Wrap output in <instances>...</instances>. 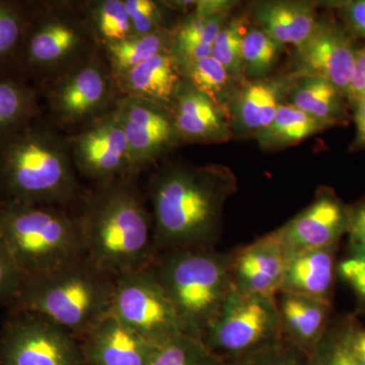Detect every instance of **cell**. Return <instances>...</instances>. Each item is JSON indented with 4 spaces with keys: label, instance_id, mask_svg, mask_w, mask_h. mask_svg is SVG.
<instances>
[{
    "label": "cell",
    "instance_id": "1",
    "mask_svg": "<svg viewBox=\"0 0 365 365\" xmlns=\"http://www.w3.org/2000/svg\"><path fill=\"white\" fill-rule=\"evenodd\" d=\"M237 190L225 165L165 163L150 182L153 244L170 250L213 248L222 232L223 209Z\"/></svg>",
    "mask_w": 365,
    "mask_h": 365
},
{
    "label": "cell",
    "instance_id": "2",
    "mask_svg": "<svg viewBox=\"0 0 365 365\" xmlns=\"http://www.w3.org/2000/svg\"><path fill=\"white\" fill-rule=\"evenodd\" d=\"M136 177L129 175L97 184L83 198L78 215L86 260L114 279L150 267L158 255L151 213Z\"/></svg>",
    "mask_w": 365,
    "mask_h": 365
},
{
    "label": "cell",
    "instance_id": "3",
    "mask_svg": "<svg viewBox=\"0 0 365 365\" xmlns=\"http://www.w3.org/2000/svg\"><path fill=\"white\" fill-rule=\"evenodd\" d=\"M68 135L48 120L0 139V200L67 207L81 196Z\"/></svg>",
    "mask_w": 365,
    "mask_h": 365
},
{
    "label": "cell",
    "instance_id": "4",
    "mask_svg": "<svg viewBox=\"0 0 365 365\" xmlns=\"http://www.w3.org/2000/svg\"><path fill=\"white\" fill-rule=\"evenodd\" d=\"M114 280L83 257L50 272L24 277L9 312L42 314L79 340L109 314Z\"/></svg>",
    "mask_w": 365,
    "mask_h": 365
},
{
    "label": "cell",
    "instance_id": "5",
    "mask_svg": "<svg viewBox=\"0 0 365 365\" xmlns=\"http://www.w3.org/2000/svg\"><path fill=\"white\" fill-rule=\"evenodd\" d=\"M100 51L83 1H32L16 74L40 91Z\"/></svg>",
    "mask_w": 365,
    "mask_h": 365
},
{
    "label": "cell",
    "instance_id": "6",
    "mask_svg": "<svg viewBox=\"0 0 365 365\" xmlns=\"http://www.w3.org/2000/svg\"><path fill=\"white\" fill-rule=\"evenodd\" d=\"M153 268L182 333L202 341L232 290L230 254L213 248L170 250L157 255Z\"/></svg>",
    "mask_w": 365,
    "mask_h": 365
},
{
    "label": "cell",
    "instance_id": "7",
    "mask_svg": "<svg viewBox=\"0 0 365 365\" xmlns=\"http://www.w3.org/2000/svg\"><path fill=\"white\" fill-rule=\"evenodd\" d=\"M0 235L24 277L86 257L78 215L66 207L0 200Z\"/></svg>",
    "mask_w": 365,
    "mask_h": 365
},
{
    "label": "cell",
    "instance_id": "8",
    "mask_svg": "<svg viewBox=\"0 0 365 365\" xmlns=\"http://www.w3.org/2000/svg\"><path fill=\"white\" fill-rule=\"evenodd\" d=\"M40 93L48 121L74 133L111 113L121 96L102 51L48 83Z\"/></svg>",
    "mask_w": 365,
    "mask_h": 365
},
{
    "label": "cell",
    "instance_id": "9",
    "mask_svg": "<svg viewBox=\"0 0 365 365\" xmlns=\"http://www.w3.org/2000/svg\"><path fill=\"white\" fill-rule=\"evenodd\" d=\"M282 339L276 299L242 294L232 287L202 341L227 365Z\"/></svg>",
    "mask_w": 365,
    "mask_h": 365
},
{
    "label": "cell",
    "instance_id": "10",
    "mask_svg": "<svg viewBox=\"0 0 365 365\" xmlns=\"http://www.w3.org/2000/svg\"><path fill=\"white\" fill-rule=\"evenodd\" d=\"M110 314L157 347L184 334L153 264L115 278Z\"/></svg>",
    "mask_w": 365,
    "mask_h": 365
},
{
    "label": "cell",
    "instance_id": "11",
    "mask_svg": "<svg viewBox=\"0 0 365 365\" xmlns=\"http://www.w3.org/2000/svg\"><path fill=\"white\" fill-rule=\"evenodd\" d=\"M0 365H86L78 338L42 314L9 312L0 331Z\"/></svg>",
    "mask_w": 365,
    "mask_h": 365
},
{
    "label": "cell",
    "instance_id": "12",
    "mask_svg": "<svg viewBox=\"0 0 365 365\" xmlns=\"http://www.w3.org/2000/svg\"><path fill=\"white\" fill-rule=\"evenodd\" d=\"M130 150L136 175L181 144L169 110L143 98L120 96L114 108Z\"/></svg>",
    "mask_w": 365,
    "mask_h": 365
},
{
    "label": "cell",
    "instance_id": "13",
    "mask_svg": "<svg viewBox=\"0 0 365 365\" xmlns=\"http://www.w3.org/2000/svg\"><path fill=\"white\" fill-rule=\"evenodd\" d=\"M68 137L74 167L88 179L101 184L136 175L128 141L114 110Z\"/></svg>",
    "mask_w": 365,
    "mask_h": 365
},
{
    "label": "cell",
    "instance_id": "14",
    "mask_svg": "<svg viewBox=\"0 0 365 365\" xmlns=\"http://www.w3.org/2000/svg\"><path fill=\"white\" fill-rule=\"evenodd\" d=\"M359 46L355 37L337 23L319 20L311 37L295 48L292 78L325 79L344 93L345 98L354 71Z\"/></svg>",
    "mask_w": 365,
    "mask_h": 365
},
{
    "label": "cell",
    "instance_id": "15",
    "mask_svg": "<svg viewBox=\"0 0 365 365\" xmlns=\"http://www.w3.org/2000/svg\"><path fill=\"white\" fill-rule=\"evenodd\" d=\"M349 222L350 206L333 189L321 187L312 203L275 232L287 256L339 245Z\"/></svg>",
    "mask_w": 365,
    "mask_h": 365
},
{
    "label": "cell",
    "instance_id": "16",
    "mask_svg": "<svg viewBox=\"0 0 365 365\" xmlns=\"http://www.w3.org/2000/svg\"><path fill=\"white\" fill-rule=\"evenodd\" d=\"M230 256L232 284L237 292L276 299L282 285L287 258L275 230L235 250Z\"/></svg>",
    "mask_w": 365,
    "mask_h": 365
},
{
    "label": "cell",
    "instance_id": "17",
    "mask_svg": "<svg viewBox=\"0 0 365 365\" xmlns=\"http://www.w3.org/2000/svg\"><path fill=\"white\" fill-rule=\"evenodd\" d=\"M292 83L287 74L242 83L228 108L232 135L256 137L267 128L280 106L287 102Z\"/></svg>",
    "mask_w": 365,
    "mask_h": 365
},
{
    "label": "cell",
    "instance_id": "18",
    "mask_svg": "<svg viewBox=\"0 0 365 365\" xmlns=\"http://www.w3.org/2000/svg\"><path fill=\"white\" fill-rule=\"evenodd\" d=\"M170 112L182 143H220L234 138L227 115L185 78Z\"/></svg>",
    "mask_w": 365,
    "mask_h": 365
},
{
    "label": "cell",
    "instance_id": "19",
    "mask_svg": "<svg viewBox=\"0 0 365 365\" xmlns=\"http://www.w3.org/2000/svg\"><path fill=\"white\" fill-rule=\"evenodd\" d=\"M81 345L86 365H148L158 348L110 313Z\"/></svg>",
    "mask_w": 365,
    "mask_h": 365
},
{
    "label": "cell",
    "instance_id": "20",
    "mask_svg": "<svg viewBox=\"0 0 365 365\" xmlns=\"http://www.w3.org/2000/svg\"><path fill=\"white\" fill-rule=\"evenodd\" d=\"M276 304L283 339L309 357L330 328L333 302L279 292Z\"/></svg>",
    "mask_w": 365,
    "mask_h": 365
},
{
    "label": "cell",
    "instance_id": "21",
    "mask_svg": "<svg viewBox=\"0 0 365 365\" xmlns=\"http://www.w3.org/2000/svg\"><path fill=\"white\" fill-rule=\"evenodd\" d=\"M339 245L287 255L280 292L333 302Z\"/></svg>",
    "mask_w": 365,
    "mask_h": 365
},
{
    "label": "cell",
    "instance_id": "22",
    "mask_svg": "<svg viewBox=\"0 0 365 365\" xmlns=\"http://www.w3.org/2000/svg\"><path fill=\"white\" fill-rule=\"evenodd\" d=\"M182 79L179 62L172 51H165L134 67L116 81L121 96L143 98L170 111Z\"/></svg>",
    "mask_w": 365,
    "mask_h": 365
},
{
    "label": "cell",
    "instance_id": "23",
    "mask_svg": "<svg viewBox=\"0 0 365 365\" xmlns=\"http://www.w3.org/2000/svg\"><path fill=\"white\" fill-rule=\"evenodd\" d=\"M254 14L261 30L283 47L297 48L306 42L319 20L314 4L309 1L259 2Z\"/></svg>",
    "mask_w": 365,
    "mask_h": 365
},
{
    "label": "cell",
    "instance_id": "24",
    "mask_svg": "<svg viewBox=\"0 0 365 365\" xmlns=\"http://www.w3.org/2000/svg\"><path fill=\"white\" fill-rule=\"evenodd\" d=\"M287 102L328 128L349 123V105L344 93L325 79L294 78Z\"/></svg>",
    "mask_w": 365,
    "mask_h": 365
},
{
    "label": "cell",
    "instance_id": "25",
    "mask_svg": "<svg viewBox=\"0 0 365 365\" xmlns=\"http://www.w3.org/2000/svg\"><path fill=\"white\" fill-rule=\"evenodd\" d=\"M40 97L39 88L21 76H0V139L39 119Z\"/></svg>",
    "mask_w": 365,
    "mask_h": 365
},
{
    "label": "cell",
    "instance_id": "26",
    "mask_svg": "<svg viewBox=\"0 0 365 365\" xmlns=\"http://www.w3.org/2000/svg\"><path fill=\"white\" fill-rule=\"evenodd\" d=\"M173 42L174 29L148 35L131 36L127 39L105 46L102 53L117 81L134 67L140 66L160 53L172 51Z\"/></svg>",
    "mask_w": 365,
    "mask_h": 365
},
{
    "label": "cell",
    "instance_id": "27",
    "mask_svg": "<svg viewBox=\"0 0 365 365\" xmlns=\"http://www.w3.org/2000/svg\"><path fill=\"white\" fill-rule=\"evenodd\" d=\"M326 129V125L285 103L280 106L267 128L255 138L262 150H277L299 143Z\"/></svg>",
    "mask_w": 365,
    "mask_h": 365
},
{
    "label": "cell",
    "instance_id": "28",
    "mask_svg": "<svg viewBox=\"0 0 365 365\" xmlns=\"http://www.w3.org/2000/svg\"><path fill=\"white\" fill-rule=\"evenodd\" d=\"M180 66L184 78L210 98L228 117V108L242 83L232 78L212 56Z\"/></svg>",
    "mask_w": 365,
    "mask_h": 365
},
{
    "label": "cell",
    "instance_id": "29",
    "mask_svg": "<svg viewBox=\"0 0 365 365\" xmlns=\"http://www.w3.org/2000/svg\"><path fill=\"white\" fill-rule=\"evenodd\" d=\"M32 1L0 0V76L16 74Z\"/></svg>",
    "mask_w": 365,
    "mask_h": 365
},
{
    "label": "cell",
    "instance_id": "30",
    "mask_svg": "<svg viewBox=\"0 0 365 365\" xmlns=\"http://www.w3.org/2000/svg\"><path fill=\"white\" fill-rule=\"evenodd\" d=\"M83 9L88 26L102 49L135 35L124 0L83 1Z\"/></svg>",
    "mask_w": 365,
    "mask_h": 365
},
{
    "label": "cell",
    "instance_id": "31",
    "mask_svg": "<svg viewBox=\"0 0 365 365\" xmlns=\"http://www.w3.org/2000/svg\"><path fill=\"white\" fill-rule=\"evenodd\" d=\"M283 51L278 44L260 28H251L242 38V71L246 81L268 78Z\"/></svg>",
    "mask_w": 365,
    "mask_h": 365
},
{
    "label": "cell",
    "instance_id": "32",
    "mask_svg": "<svg viewBox=\"0 0 365 365\" xmlns=\"http://www.w3.org/2000/svg\"><path fill=\"white\" fill-rule=\"evenodd\" d=\"M148 365H225L203 341L182 335L157 348Z\"/></svg>",
    "mask_w": 365,
    "mask_h": 365
},
{
    "label": "cell",
    "instance_id": "33",
    "mask_svg": "<svg viewBox=\"0 0 365 365\" xmlns=\"http://www.w3.org/2000/svg\"><path fill=\"white\" fill-rule=\"evenodd\" d=\"M247 29L244 18L228 19L212 45L211 56L239 83H245L242 71V38Z\"/></svg>",
    "mask_w": 365,
    "mask_h": 365
},
{
    "label": "cell",
    "instance_id": "34",
    "mask_svg": "<svg viewBox=\"0 0 365 365\" xmlns=\"http://www.w3.org/2000/svg\"><path fill=\"white\" fill-rule=\"evenodd\" d=\"M228 14L215 16H201L193 13L187 14L175 26L172 50L198 46L212 47L216 36L228 20Z\"/></svg>",
    "mask_w": 365,
    "mask_h": 365
},
{
    "label": "cell",
    "instance_id": "35",
    "mask_svg": "<svg viewBox=\"0 0 365 365\" xmlns=\"http://www.w3.org/2000/svg\"><path fill=\"white\" fill-rule=\"evenodd\" d=\"M124 4L135 35H148L175 28L170 25V14L174 11L165 1L124 0Z\"/></svg>",
    "mask_w": 365,
    "mask_h": 365
},
{
    "label": "cell",
    "instance_id": "36",
    "mask_svg": "<svg viewBox=\"0 0 365 365\" xmlns=\"http://www.w3.org/2000/svg\"><path fill=\"white\" fill-rule=\"evenodd\" d=\"M337 277L351 288L359 311L365 314V246L348 242L347 254L338 261Z\"/></svg>",
    "mask_w": 365,
    "mask_h": 365
},
{
    "label": "cell",
    "instance_id": "37",
    "mask_svg": "<svg viewBox=\"0 0 365 365\" xmlns=\"http://www.w3.org/2000/svg\"><path fill=\"white\" fill-rule=\"evenodd\" d=\"M227 365H309L307 357L284 339L232 360Z\"/></svg>",
    "mask_w": 365,
    "mask_h": 365
},
{
    "label": "cell",
    "instance_id": "38",
    "mask_svg": "<svg viewBox=\"0 0 365 365\" xmlns=\"http://www.w3.org/2000/svg\"><path fill=\"white\" fill-rule=\"evenodd\" d=\"M23 280V273L0 235V307L13 306Z\"/></svg>",
    "mask_w": 365,
    "mask_h": 365
},
{
    "label": "cell",
    "instance_id": "39",
    "mask_svg": "<svg viewBox=\"0 0 365 365\" xmlns=\"http://www.w3.org/2000/svg\"><path fill=\"white\" fill-rule=\"evenodd\" d=\"M307 361L309 365H355L335 326H330Z\"/></svg>",
    "mask_w": 365,
    "mask_h": 365
},
{
    "label": "cell",
    "instance_id": "40",
    "mask_svg": "<svg viewBox=\"0 0 365 365\" xmlns=\"http://www.w3.org/2000/svg\"><path fill=\"white\" fill-rule=\"evenodd\" d=\"M340 339L355 365H365V326L355 316H347L335 325Z\"/></svg>",
    "mask_w": 365,
    "mask_h": 365
},
{
    "label": "cell",
    "instance_id": "41",
    "mask_svg": "<svg viewBox=\"0 0 365 365\" xmlns=\"http://www.w3.org/2000/svg\"><path fill=\"white\" fill-rule=\"evenodd\" d=\"M348 32L365 39V0H352L336 4Z\"/></svg>",
    "mask_w": 365,
    "mask_h": 365
},
{
    "label": "cell",
    "instance_id": "42",
    "mask_svg": "<svg viewBox=\"0 0 365 365\" xmlns=\"http://www.w3.org/2000/svg\"><path fill=\"white\" fill-rule=\"evenodd\" d=\"M365 97V45L359 47L355 57L354 71L349 90L346 95L348 105L350 108Z\"/></svg>",
    "mask_w": 365,
    "mask_h": 365
},
{
    "label": "cell",
    "instance_id": "43",
    "mask_svg": "<svg viewBox=\"0 0 365 365\" xmlns=\"http://www.w3.org/2000/svg\"><path fill=\"white\" fill-rule=\"evenodd\" d=\"M349 241L365 246V198L350 206Z\"/></svg>",
    "mask_w": 365,
    "mask_h": 365
},
{
    "label": "cell",
    "instance_id": "44",
    "mask_svg": "<svg viewBox=\"0 0 365 365\" xmlns=\"http://www.w3.org/2000/svg\"><path fill=\"white\" fill-rule=\"evenodd\" d=\"M237 2L227 0H202L197 1L195 9L192 13L201 16H215L217 14H230Z\"/></svg>",
    "mask_w": 365,
    "mask_h": 365
},
{
    "label": "cell",
    "instance_id": "45",
    "mask_svg": "<svg viewBox=\"0 0 365 365\" xmlns=\"http://www.w3.org/2000/svg\"><path fill=\"white\" fill-rule=\"evenodd\" d=\"M354 112L355 138L353 140L351 150H357L365 148V97L359 100L352 108Z\"/></svg>",
    "mask_w": 365,
    "mask_h": 365
}]
</instances>
